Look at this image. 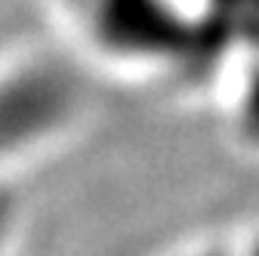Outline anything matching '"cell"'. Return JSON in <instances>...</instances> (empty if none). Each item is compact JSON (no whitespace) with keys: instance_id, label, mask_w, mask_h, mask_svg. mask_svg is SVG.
<instances>
[{"instance_id":"1","label":"cell","mask_w":259,"mask_h":256,"mask_svg":"<svg viewBox=\"0 0 259 256\" xmlns=\"http://www.w3.org/2000/svg\"><path fill=\"white\" fill-rule=\"evenodd\" d=\"M74 10L105 56L167 71L232 37L244 16H259V0H74Z\"/></svg>"}]
</instances>
